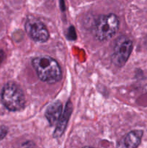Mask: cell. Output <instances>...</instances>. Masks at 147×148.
Segmentation results:
<instances>
[{
	"instance_id": "obj_1",
	"label": "cell",
	"mask_w": 147,
	"mask_h": 148,
	"mask_svg": "<svg viewBox=\"0 0 147 148\" xmlns=\"http://www.w3.org/2000/svg\"><path fill=\"white\" fill-rule=\"evenodd\" d=\"M32 64L39 79L43 82L54 84L61 79V69L53 58L48 56H37L33 59Z\"/></svg>"
},
{
	"instance_id": "obj_2",
	"label": "cell",
	"mask_w": 147,
	"mask_h": 148,
	"mask_svg": "<svg viewBox=\"0 0 147 148\" xmlns=\"http://www.w3.org/2000/svg\"><path fill=\"white\" fill-rule=\"evenodd\" d=\"M1 101L6 108L10 111H18L24 108L25 104L24 92L17 84L10 82L1 91Z\"/></svg>"
},
{
	"instance_id": "obj_3",
	"label": "cell",
	"mask_w": 147,
	"mask_h": 148,
	"mask_svg": "<svg viewBox=\"0 0 147 148\" xmlns=\"http://www.w3.org/2000/svg\"><path fill=\"white\" fill-rule=\"evenodd\" d=\"M120 21L115 14L101 15L98 17L94 27V34L100 41H106L112 38L119 29Z\"/></svg>"
},
{
	"instance_id": "obj_4",
	"label": "cell",
	"mask_w": 147,
	"mask_h": 148,
	"mask_svg": "<svg viewBox=\"0 0 147 148\" xmlns=\"http://www.w3.org/2000/svg\"><path fill=\"white\" fill-rule=\"evenodd\" d=\"M133 50V42L125 36L116 39L112 55V62L118 67L125 64Z\"/></svg>"
},
{
	"instance_id": "obj_5",
	"label": "cell",
	"mask_w": 147,
	"mask_h": 148,
	"mask_svg": "<svg viewBox=\"0 0 147 148\" xmlns=\"http://www.w3.org/2000/svg\"><path fill=\"white\" fill-rule=\"evenodd\" d=\"M26 33L34 41L45 43L49 38V33L45 25L36 17L30 16L24 25Z\"/></svg>"
},
{
	"instance_id": "obj_6",
	"label": "cell",
	"mask_w": 147,
	"mask_h": 148,
	"mask_svg": "<svg viewBox=\"0 0 147 148\" xmlns=\"http://www.w3.org/2000/svg\"><path fill=\"white\" fill-rule=\"evenodd\" d=\"M142 130H133L122 137L117 143V148H136L143 137Z\"/></svg>"
},
{
	"instance_id": "obj_7",
	"label": "cell",
	"mask_w": 147,
	"mask_h": 148,
	"mask_svg": "<svg viewBox=\"0 0 147 148\" xmlns=\"http://www.w3.org/2000/svg\"><path fill=\"white\" fill-rule=\"evenodd\" d=\"M72 111H73V106H72L71 101H69L66 103V107L61 116L60 119L56 124V127L53 132V137L58 138L60 137L64 132L66 127H67L68 122L71 115Z\"/></svg>"
},
{
	"instance_id": "obj_8",
	"label": "cell",
	"mask_w": 147,
	"mask_h": 148,
	"mask_svg": "<svg viewBox=\"0 0 147 148\" xmlns=\"http://www.w3.org/2000/svg\"><path fill=\"white\" fill-rule=\"evenodd\" d=\"M63 113V106L59 101L50 104L45 112V116L51 126L57 124Z\"/></svg>"
},
{
	"instance_id": "obj_9",
	"label": "cell",
	"mask_w": 147,
	"mask_h": 148,
	"mask_svg": "<svg viewBox=\"0 0 147 148\" xmlns=\"http://www.w3.org/2000/svg\"><path fill=\"white\" fill-rule=\"evenodd\" d=\"M7 133V130L6 127H0V140L4 138Z\"/></svg>"
},
{
	"instance_id": "obj_10",
	"label": "cell",
	"mask_w": 147,
	"mask_h": 148,
	"mask_svg": "<svg viewBox=\"0 0 147 148\" xmlns=\"http://www.w3.org/2000/svg\"><path fill=\"white\" fill-rule=\"evenodd\" d=\"M4 56H5V54H4V51H0V64H1V62L4 59Z\"/></svg>"
},
{
	"instance_id": "obj_11",
	"label": "cell",
	"mask_w": 147,
	"mask_h": 148,
	"mask_svg": "<svg viewBox=\"0 0 147 148\" xmlns=\"http://www.w3.org/2000/svg\"><path fill=\"white\" fill-rule=\"evenodd\" d=\"M83 148H93V147H83Z\"/></svg>"
}]
</instances>
